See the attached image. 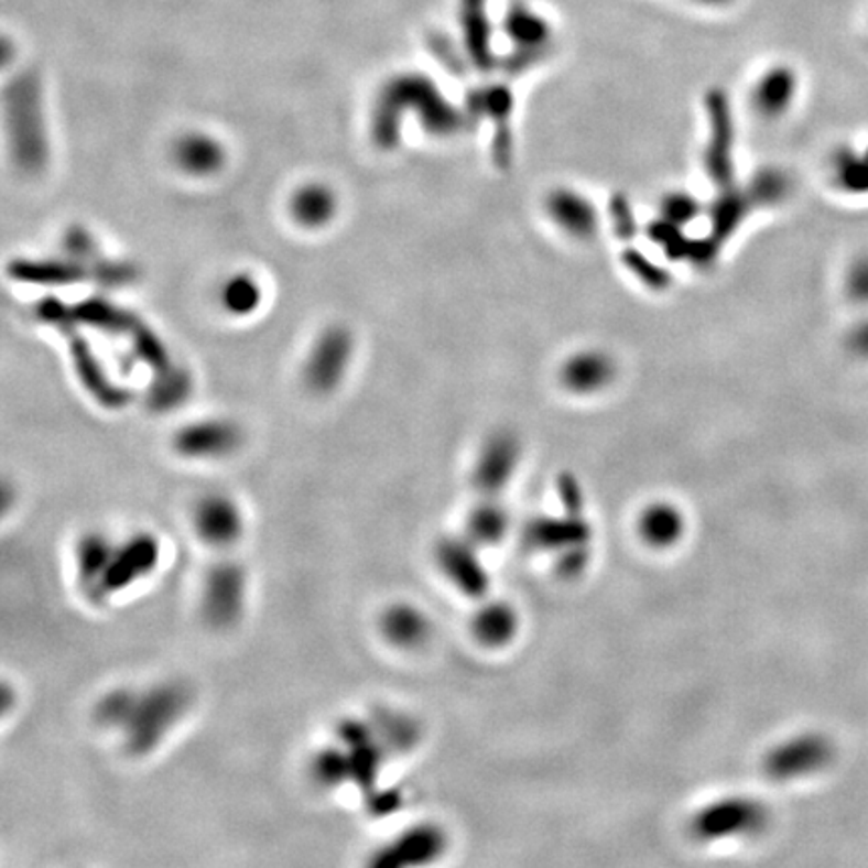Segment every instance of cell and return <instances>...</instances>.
Wrapping results in <instances>:
<instances>
[{
  "label": "cell",
  "instance_id": "obj_1",
  "mask_svg": "<svg viewBox=\"0 0 868 868\" xmlns=\"http://www.w3.org/2000/svg\"><path fill=\"white\" fill-rule=\"evenodd\" d=\"M192 687L180 680H163L139 692L138 704L119 731L127 755L149 756L167 740L192 706Z\"/></svg>",
  "mask_w": 868,
  "mask_h": 868
},
{
  "label": "cell",
  "instance_id": "obj_2",
  "mask_svg": "<svg viewBox=\"0 0 868 868\" xmlns=\"http://www.w3.org/2000/svg\"><path fill=\"white\" fill-rule=\"evenodd\" d=\"M248 601V572L236 560H219L207 567L199 589V614L211 629L240 623Z\"/></svg>",
  "mask_w": 868,
  "mask_h": 868
},
{
  "label": "cell",
  "instance_id": "obj_3",
  "mask_svg": "<svg viewBox=\"0 0 868 868\" xmlns=\"http://www.w3.org/2000/svg\"><path fill=\"white\" fill-rule=\"evenodd\" d=\"M336 742L343 744L350 762V784L368 796L378 789L389 750L366 718H343L336 726Z\"/></svg>",
  "mask_w": 868,
  "mask_h": 868
},
{
  "label": "cell",
  "instance_id": "obj_4",
  "mask_svg": "<svg viewBox=\"0 0 868 868\" xmlns=\"http://www.w3.org/2000/svg\"><path fill=\"white\" fill-rule=\"evenodd\" d=\"M161 561V543L151 531H138L131 538L123 539L115 547L113 560L105 573L101 595H113L126 592L138 585L158 569Z\"/></svg>",
  "mask_w": 868,
  "mask_h": 868
},
{
  "label": "cell",
  "instance_id": "obj_5",
  "mask_svg": "<svg viewBox=\"0 0 868 868\" xmlns=\"http://www.w3.org/2000/svg\"><path fill=\"white\" fill-rule=\"evenodd\" d=\"M192 525L197 539L211 549L234 547L246 529L240 503L226 492L209 491L195 499Z\"/></svg>",
  "mask_w": 868,
  "mask_h": 868
},
{
  "label": "cell",
  "instance_id": "obj_6",
  "mask_svg": "<svg viewBox=\"0 0 868 868\" xmlns=\"http://www.w3.org/2000/svg\"><path fill=\"white\" fill-rule=\"evenodd\" d=\"M443 834L438 828L421 824L400 833L394 840L377 848L368 865L375 868H404L426 865L443 850Z\"/></svg>",
  "mask_w": 868,
  "mask_h": 868
},
{
  "label": "cell",
  "instance_id": "obj_7",
  "mask_svg": "<svg viewBox=\"0 0 868 868\" xmlns=\"http://www.w3.org/2000/svg\"><path fill=\"white\" fill-rule=\"evenodd\" d=\"M115 543L104 531H85L73 549V561H75V573L79 582L83 594L93 597L95 601H101V585H104L105 573L113 560Z\"/></svg>",
  "mask_w": 868,
  "mask_h": 868
},
{
  "label": "cell",
  "instance_id": "obj_8",
  "mask_svg": "<svg viewBox=\"0 0 868 868\" xmlns=\"http://www.w3.org/2000/svg\"><path fill=\"white\" fill-rule=\"evenodd\" d=\"M238 445H240L238 428L234 424L221 423V421L189 424L175 436L177 453L197 460L226 457Z\"/></svg>",
  "mask_w": 868,
  "mask_h": 868
},
{
  "label": "cell",
  "instance_id": "obj_9",
  "mask_svg": "<svg viewBox=\"0 0 868 868\" xmlns=\"http://www.w3.org/2000/svg\"><path fill=\"white\" fill-rule=\"evenodd\" d=\"M378 631L387 643L399 650H414L431 636V623L419 607L397 601L382 609Z\"/></svg>",
  "mask_w": 868,
  "mask_h": 868
},
{
  "label": "cell",
  "instance_id": "obj_10",
  "mask_svg": "<svg viewBox=\"0 0 868 868\" xmlns=\"http://www.w3.org/2000/svg\"><path fill=\"white\" fill-rule=\"evenodd\" d=\"M833 744L823 736L809 734L782 746L772 760V770L784 778L804 777L833 760Z\"/></svg>",
  "mask_w": 868,
  "mask_h": 868
},
{
  "label": "cell",
  "instance_id": "obj_11",
  "mask_svg": "<svg viewBox=\"0 0 868 868\" xmlns=\"http://www.w3.org/2000/svg\"><path fill=\"white\" fill-rule=\"evenodd\" d=\"M310 782L324 792L340 790L350 784V762L343 744H326L318 748L308 762Z\"/></svg>",
  "mask_w": 868,
  "mask_h": 868
},
{
  "label": "cell",
  "instance_id": "obj_12",
  "mask_svg": "<svg viewBox=\"0 0 868 868\" xmlns=\"http://www.w3.org/2000/svg\"><path fill=\"white\" fill-rule=\"evenodd\" d=\"M436 561L446 577L467 594L479 592L482 585L477 561L470 555L469 547L455 539H446L436 547Z\"/></svg>",
  "mask_w": 868,
  "mask_h": 868
},
{
  "label": "cell",
  "instance_id": "obj_13",
  "mask_svg": "<svg viewBox=\"0 0 868 868\" xmlns=\"http://www.w3.org/2000/svg\"><path fill=\"white\" fill-rule=\"evenodd\" d=\"M380 742L390 752H406L419 740V726L409 714L392 708H377L368 716Z\"/></svg>",
  "mask_w": 868,
  "mask_h": 868
},
{
  "label": "cell",
  "instance_id": "obj_14",
  "mask_svg": "<svg viewBox=\"0 0 868 868\" xmlns=\"http://www.w3.org/2000/svg\"><path fill=\"white\" fill-rule=\"evenodd\" d=\"M796 91V77L790 69H770L756 87V104L766 115L782 113Z\"/></svg>",
  "mask_w": 868,
  "mask_h": 868
},
{
  "label": "cell",
  "instance_id": "obj_15",
  "mask_svg": "<svg viewBox=\"0 0 868 868\" xmlns=\"http://www.w3.org/2000/svg\"><path fill=\"white\" fill-rule=\"evenodd\" d=\"M139 692L133 687L119 686L105 692L104 696L95 704V720L101 728L121 731L126 728L127 721L131 718L135 704H138Z\"/></svg>",
  "mask_w": 868,
  "mask_h": 868
},
{
  "label": "cell",
  "instance_id": "obj_16",
  "mask_svg": "<svg viewBox=\"0 0 868 868\" xmlns=\"http://www.w3.org/2000/svg\"><path fill=\"white\" fill-rule=\"evenodd\" d=\"M611 365L606 356L583 355L577 356L565 368V380L577 390L597 389L606 384L611 377Z\"/></svg>",
  "mask_w": 868,
  "mask_h": 868
},
{
  "label": "cell",
  "instance_id": "obj_17",
  "mask_svg": "<svg viewBox=\"0 0 868 868\" xmlns=\"http://www.w3.org/2000/svg\"><path fill=\"white\" fill-rule=\"evenodd\" d=\"M834 177L840 187L855 195L868 194V148L862 153L848 151L834 161Z\"/></svg>",
  "mask_w": 868,
  "mask_h": 868
},
{
  "label": "cell",
  "instance_id": "obj_18",
  "mask_svg": "<svg viewBox=\"0 0 868 868\" xmlns=\"http://www.w3.org/2000/svg\"><path fill=\"white\" fill-rule=\"evenodd\" d=\"M846 292L857 302H868V258H858L846 274Z\"/></svg>",
  "mask_w": 868,
  "mask_h": 868
},
{
  "label": "cell",
  "instance_id": "obj_19",
  "mask_svg": "<svg viewBox=\"0 0 868 868\" xmlns=\"http://www.w3.org/2000/svg\"><path fill=\"white\" fill-rule=\"evenodd\" d=\"M300 209L304 211L306 219H321V217L324 216V209H328V204H326V195H304V199H302V204H300Z\"/></svg>",
  "mask_w": 868,
  "mask_h": 868
},
{
  "label": "cell",
  "instance_id": "obj_20",
  "mask_svg": "<svg viewBox=\"0 0 868 868\" xmlns=\"http://www.w3.org/2000/svg\"><path fill=\"white\" fill-rule=\"evenodd\" d=\"M853 346H855V350L860 352V355L868 356V322L867 324H862V326L855 332V336H853Z\"/></svg>",
  "mask_w": 868,
  "mask_h": 868
},
{
  "label": "cell",
  "instance_id": "obj_21",
  "mask_svg": "<svg viewBox=\"0 0 868 868\" xmlns=\"http://www.w3.org/2000/svg\"><path fill=\"white\" fill-rule=\"evenodd\" d=\"M690 2H694L697 7H704V9H726L736 0H690Z\"/></svg>",
  "mask_w": 868,
  "mask_h": 868
}]
</instances>
